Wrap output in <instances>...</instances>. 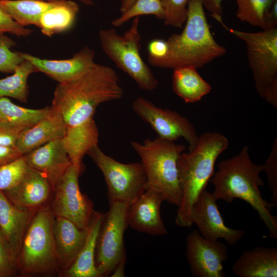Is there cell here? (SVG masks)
Returning a JSON list of instances; mask_svg holds the SVG:
<instances>
[{
    "label": "cell",
    "mask_w": 277,
    "mask_h": 277,
    "mask_svg": "<svg viewBox=\"0 0 277 277\" xmlns=\"http://www.w3.org/2000/svg\"><path fill=\"white\" fill-rule=\"evenodd\" d=\"M123 95L116 71L94 63L78 77L57 85L51 107L61 115L66 129H70L93 119L101 104L120 100Z\"/></svg>",
    "instance_id": "obj_1"
},
{
    "label": "cell",
    "mask_w": 277,
    "mask_h": 277,
    "mask_svg": "<svg viewBox=\"0 0 277 277\" xmlns=\"http://www.w3.org/2000/svg\"><path fill=\"white\" fill-rule=\"evenodd\" d=\"M263 165L254 163L249 153V147L244 146L233 157L221 161L210 182L212 192L216 201L231 203L235 199L247 202L255 210L269 230L271 239L277 238V217L271 213L272 204L262 197L260 187L264 185L260 176Z\"/></svg>",
    "instance_id": "obj_2"
},
{
    "label": "cell",
    "mask_w": 277,
    "mask_h": 277,
    "mask_svg": "<svg viewBox=\"0 0 277 277\" xmlns=\"http://www.w3.org/2000/svg\"><path fill=\"white\" fill-rule=\"evenodd\" d=\"M185 24L180 33L173 34L166 40V55L148 61L150 64L165 69L186 66L200 68L226 54V48L216 42L211 32L202 0L189 1Z\"/></svg>",
    "instance_id": "obj_3"
},
{
    "label": "cell",
    "mask_w": 277,
    "mask_h": 277,
    "mask_svg": "<svg viewBox=\"0 0 277 277\" xmlns=\"http://www.w3.org/2000/svg\"><path fill=\"white\" fill-rule=\"evenodd\" d=\"M228 145L229 141L223 134L206 132L199 136L192 150L180 155L177 168L182 195L175 219L177 226L192 225L193 206L212 177L216 160Z\"/></svg>",
    "instance_id": "obj_4"
},
{
    "label": "cell",
    "mask_w": 277,
    "mask_h": 277,
    "mask_svg": "<svg viewBox=\"0 0 277 277\" xmlns=\"http://www.w3.org/2000/svg\"><path fill=\"white\" fill-rule=\"evenodd\" d=\"M130 144L141 159L146 177V190L160 192L165 201L179 207L182 193L177 161L186 147L158 136L142 143L131 141Z\"/></svg>",
    "instance_id": "obj_5"
},
{
    "label": "cell",
    "mask_w": 277,
    "mask_h": 277,
    "mask_svg": "<svg viewBox=\"0 0 277 277\" xmlns=\"http://www.w3.org/2000/svg\"><path fill=\"white\" fill-rule=\"evenodd\" d=\"M215 19L227 31L243 40L259 95L277 107V28L257 32H245L228 27L222 17Z\"/></svg>",
    "instance_id": "obj_6"
},
{
    "label": "cell",
    "mask_w": 277,
    "mask_h": 277,
    "mask_svg": "<svg viewBox=\"0 0 277 277\" xmlns=\"http://www.w3.org/2000/svg\"><path fill=\"white\" fill-rule=\"evenodd\" d=\"M140 17L133 18L129 29L123 35L113 28L102 29L99 40L104 52L127 74L140 89L153 91L159 81L140 54L141 36L139 31Z\"/></svg>",
    "instance_id": "obj_7"
},
{
    "label": "cell",
    "mask_w": 277,
    "mask_h": 277,
    "mask_svg": "<svg viewBox=\"0 0 277 277\" xmlns=\"http://www.w3.org/2000/svg\"><path fill=\"white\" fill-rule=\"evenodd\" d=\"M54 221V214L48 207L37 209L23 240L17 259L19 270L26 274H44L57 269Z\"/></svg>",
    "instance_id": "obj_8"
},
{
    "label": "cell",
    "mask_w": 277,
    "mask_h": 277,
    "mask_svg": "<svg viewBox=\"0 0 277 277\" xmlns=\"http://www.w3.org/2000/svg\"><path fill=\"white\" fill-rule=\"evenodd\" d=\"M87 154L103 174L109 202H120L130 206L146 190V177L141 163L117 161L105 154L98 145Z\"/></svg>",
    "instance_id": "obj_9"
},
{
    "label": "cell",
    "mask_w": 277,
    "mask_h": 277,
    "mask_svg": "<svg viewBox=\"0 0 277 277\" xmlns=\"http://www.w3.org/2000/svg\"><path fill=\"white\" fill-rule=\"evenodd\" d=\"M128 206L123 202H109V210L104 214L95 258L100 277L110 276L118 264L126 260L124 235L128 226Z\"/></svg>",
    "instance_id": "obj_10"
},
{
    "label": "cell",
    "mask_w": 277,
    "mask_h": 277,
    "mask_svg": "<svg viewBox=\"0 0 277 277\" xmlns=\"http://www.w3.org/2000/svg\"><path fill=\"white\" fill-rule=\"evenodd\" d=\"M82 165L71 164L54 189L52 211L55 216L69 220L81 229L88 226L94 212L92 202L80 189L78 177Z\"/></svg>",
    "instance_id": "obj_11"
},
{
    "label": "cell",
    "mask_w": 277,
    "mask_h": 277,
    "mask_svg": "<svg viewBox=\"0 0 277 277\" xmlns=\"http://www.w3.org/2000/svg\"><path fill=\"white\" fill-rule=\"evenodd\" d=\"M132 109L143 121L148 124L157 136L172 142L181 138L189 145V151L196 145L199 136L193 124L175 111L156 106L143 96L136 97Z\"/></svg>",
    "instance_id": "obj_12"
},
{
    "label": "cell",
    "mask_w": 277,
    "mask_h": 277,
    "mask_svg": "<svg viewBox=\"0 0 277 277\" xmlns=\"http://www.w3.org/2000/svg\"><path fill=\"white\" fill-rule=\"evenodd\" d=\"M186 255L194 277H224V264L228 259L226 245L219 240L203 237L197 230L186 238Z\"/></svg>",
    "instance_id": "obj_13"
},
{
    "label": "cell",
    "mask_w": 277,
    "mask_h": 277,
    "mask_svg": "<svg viewBox=\"0 0 277 277\" xmlns=\"http://www.w3.org/2000/svg\"><path fill=\"white\" fill-rule=\"evenodd\" d=\"M216 201L212 192L204 190L193 206L192 223L196 225L204 238L214 241L222 239L228 244L234 245L243 238L245 232L230 228L225 224Z\"/></svg>",
    "instance_id": "obj_14"
},
{
    "label": "cell",
    "mask_w": 277,
    "mask_h": 277,
    "mask_svg": "<svg viewBox=\"0 0 277 277\" xmlns=\"http://www.w3.org/2000/svg\"><path fill=\"white\" fill-rule=\"evenodd\" d=\"M164 201L160 192L146 189L128 206V225L138 232L152 236L166 234L167 231L161 215V207Z\"/></svg>",
    "instance_id": "obj_15"
},
{
    "label": "cell",
    "mask_w": 277,
    "mask_h": 277,
    "mask_svg": "<svg viewBox=\"0 0 277 277\" xmlns=\"http://www.w3.org/2000/svg\"><path fill=\"white\" fill-rule=\"evenodd\" d=\"M23 155L28 166L44 176L52 189L72 164L63 138L51 141Z\"/></svg>",
    "instance_id": "obj_16"
},
{
    "label": "cell",
    "mask_w": 277,
    "mask_h": 277,
    "mask_svg": "<svg viewBox=\"0 0 277 277\" xmlns=\"http://www.w3.org/2000/svg\"><path fill=\"white\" fill-rule=\"evenodd\" d=\"M36 72H41L63 83L72 80L88 70L94 63L95 52L88 47H83L71 58L66 60L42 59L28 53H22Z\"/></svg>",
    "instance_id": "obj_17"
},
{
    "label": "cell",
    "mask_w": 277,
    "mask_h": 277,
    "mask_svg": "<svg viewBox=\"0 0 277 277\" xmlns=\"http://www.w3.org/2000/svg\"><path fill=\"white\" fill-rule=\"evenodd\" d=\"M37 209L25 210L18 208L0 191V229L8 241L17 263L23 239Z\"/></svg>",
    "instance_id": "obj_18"
},
{
    "label": "cell",
    "mask_w": 277,
    "mask_h": 277,
    "mask_svg": "<svg viewBox=\"0 0 277 277\" xmlns=\"http://www.w3.org/2000/svg\"><path fill=\"white\" fill-rule=\"evenodd\" d=\"M51 188L44 176L30 167L18 184L3 192L14 206L30 210L37 209L46 202Z\"/></svg>",
    "instance_id": "obj_19"
},
{
    "label": "cell",
    "mask_w": 277,
    "mask_h": 277,
    "mask_svg": "<svg viewBox=\"0 0 277 277\" xmlns=\"http://www.w3.org/2000/svg\"><path fill=\"white\" fill-rule=\"evenodd\" d=\"M66 125L61 115L51 107L49 113L21 132L16 147L23 155L53 140L63 138Z\"/></svg>",
    "instance_id": "obj_20"
},
{
    "label": "cell",
    "mask_w": 277,
    "mask_h": 277,
    "mask_svg": "<svg viewBox=\"0 0 277 277\" xmlns=\"http://www.w3.org/2000/svg\"><path fill=\"white\" fill-rule=\"evenodd\" d=\"M53 234L58 264L67 270L73 263L84 244L87 228H80L69 220L56 216Z\"/></svg>",
    "instance_id": "obj_21"
},
{
    "label": "cell",
    "mask_w": 277,
    "mask_h": 277,
    "mask_svg": "<svg viewBox=\"0 0 277 277\" xmlns=\"http://www.w3.org/2000/svg\"><path fill=\"white\" fill-rule=\"evenodd\" d=\"M239 277H276L277 249L258 246L244 251L232 266Z\"/></svg>",
    "instance_id": "obj_22"
},
{
    "label": "cell",
    "mask_w": 277,
    "mask_h": 277,
    "mask_svg": "<svg viewBox=\"0 0 277 277\" xmlns=\"http://www.w3.org/2000/svg\"><path fill=\"white\" fill-rule=\"evenodd\" d=\"M104 214L94 211L84 244L73 263L66 270L69 277H100L95 265L97 239Z\"/></svg>",
    "instance_id": "obj_23"
},
{
    "label": "cell",
    "mask_w": 277,
    "mask_h": 277,
    "mask_svg": "<svg viewBox=\"0 0 277 277\" xmlns=\"http://www.w3.org/2000/svg\"><path fill=\"white\" fill-rule=\"evenodd\" d=\"M197 69L192 66L173 69L172 89L186 103L200 101L212 90L211 85L203 79Z\"/></svg>",
    "instance_id": "obj_24"
},
{
    "label": "cell",
    "mask_w": 277,
    "mask_h": 277,
    "mask_svg": "<svg viewBox=\"0 0 277 277\" xmlns=\"http://www.w3.org/2000/svg\"><path fill=\"white\" fill-rule=\"evenodd\" d=\"M63 141L71 163L82 165L83 156L91 148L98 145V131L94 119L66 130Z\"/></svg>",
    "instance_id": "obj_25"
},
{
    "label": "cell",
    "mask_w": 277,
    "mask_h": 277,
    "mask_svg": "<svg viewBox=\"0 0 277 277\" xmlns=\"http://www.w3.org/2000/svg\"><path fill=\"white\" fill-rule=\"evenodd\" d=\"M79 10L78 4L73 1H58L42 14L38 28L49 37L68 31L73 26Z\"/></svg>",
    "instance_id": "obj_26"
},
{
    "label": "cell",
    "mask_w": 277,
    "mask_h": 277,
    "mask_svg": "<svg viewBox=\"0 0 277 277\" xmlns=\"http://www.w3.org/2000/svg\"><path fill=\"white\" fill-rule=\"evenodd\" d=\"M57 2L0 0V6L19 25L23 27L33 25L38 27L42 14Z\"/></svg>",
    "instance_id": "obj_27"
},
{
    "label": "cell",
    "mask_w": 277,
    "mask_h": 277,
    "mask_svg": "<svg viewBox=\"0 0 277 277\" xmlns=\"http://www.w3.org/2000/svg\"><path fill=\"white\" fill-rule=\"evenodd\" d=\"M50 108H26L13 104L8 97H0V126L25 130L45 116Z\"/></svg>",
    "instance_id": "obj_28"
},
{
    "label": "cell",
    "mask_w": 277,
    "mask_h": 277,
    "mask_svg": "<svg viewBox=\"0 0 277 277\" xmlns=\"http://www.w3.org/2000/svg\"><path fill=\"white\" fill-rule=\"evenodd\" d=\"M34 72L36 71L33 65L25 60L11 75L0 79V97H12L27 103L29 93L28 78Z\"/></svg>",
    "instance_id": "obj_29"
},
{
    "label": "cell",
    "mask_w": 277,
    "mask_h": 277,
    "mask_svg": "<svg viewBox=\"0 0 277 277\" xmlns=\"http://www.w3.org/2000/svg\"><path fill=\"white\" fill-rule=\"evenodd\" d=\"M144 15H151L164 20L165 13L160 0H136L125 12L113 20L111 24L119 27L130 19Z\"/></svg>",
    "instance_id": "obj_30"
},
{
    "label": "cell",
    "mask_w": 277,
    "mask_h": 277,
    "mask_svg": "<svg viewBox=\"0 0 277 277\" xmlns=\"http://www.w3.org/2000/svg\"><path fill=\"white\" fill-rule=\"evenodd\" d=\"M235 1L237 5V18L262 29L264 12L274 0Z\"/></svg>",
    "instance_id": "obj_31"
},
{
    "label": "cell",
    "mask_w": 277,
    "mask_h": 277,
    "mask_svg": "<svg viewBox=\"0 0 277 277\" xmlns=\"http://www.w3.org/2000/svg\"><path fill=\"white\" fill-rule=\"evenodd\" d=\"M29 167L24 155L0 167V191L10 189L18 184L27 174Z\"/></svg>",
    "instance_id": "obj_32"
},
{
    "label": "cell",
    "mask_w": 277,
    "mask_h": 277,
    "mask_svg": "<svg viewBox=\"0 0 277 277\" xmlns=\"http://www.w3.org/2000/svg\"><path fill=\"white\" fill-rule=\"evenodd\" d=\"M15 45V41L5 34L0 35V72L13 73L25 61L23 52L11 50Z\"/></svg>",
    "instance_id": "obj_33"
},
{
    "label": "cell",
    "mask_w": 277,
    "mask_h": 277,
    "mask_svg": "<svg viewBox=\"0 0 277 277\" xmlns=\"http://www.w3.org/2000/svg\"><path fill=\"white\" fill-rule=\"evenodd\" d=\"M163 7L164 24L176 28H182L187 13L190 0H160Z\"/></svg>",
    "instance_id": "obj_34"
},
{
    "label": "cell",
    "mask_w": 277,
    "mask_h": 277,
    "mask_svg": "<svg viewBox=\"0 0 277 277\" xmlns=\"http://www.w3.org/2000/svg\"><path fill=\"white\" fill-rule=\"evenodd\" d=\"M18 271L11 248L0 229V277L14 276Z\"/></svg>",
    "instance_id": "obj_35"
},
{
    "label": "cell",
    "mask_w": 277,
    "mask_h": 277,
    "mask_svg": "<svg viewBox=\"0 0 277 277\" xmlns=\"http://www.w3.org/2000/svg\"><path fill=\"white\" fill-rule=\"evenodd\" d=\"M263 165V172L266 174L270 190L272 191L270 203L277 207V138H275L269 155Z\"/></svg>",
    "instance_id": "obj_36"
},
{
    "label": "cell",
    "mask_w": 277,
    "mask_h": 277,
    "mask_svg": "<svg viewBox=\"0 0 277 277\" xmlns=\"http://www.w3.org/2000/svg\"><path fill=\"white\" fill-rule=\"evenodd\" d=\"M32 32L31 30L15 22L0 6V35L9 33L17 36L26 37Z\"/></svg>",
    "instance_id": "obj_37"
},
{
    "label": "cell",
    "mask_w": 277,
    "mask_h": 277,
    "mask_svg": "<svg viewBox=\"0 0 277 277\" xmlns=\"http://www.w3.org/2000/svg\"><path fill=\"white\" fill-rule=\"evenodd\" d=\"M22 130L19 128L0 126V146H16V143Z\"/></svg>",
    "instance_id": "obj_38"
},
{
    "label": "cell",
    "mask_w": 277,
    "mask_h": 277,
    "mask_svg": "<svg viewBox=\"0 0 277 277\" xmlns=\"http://www.w3.org/2000/svg\"><path fill=\"white\" fill-rule=\"evenodd\" d=\"M168 45L166 40L156 38L149 42L148 45V61L163 58L167 54Z\"/></svg>",
    "instance_id": "obj_39"
},
{
    "label": "cell",
    "mask_w": 277,
    "mask_h": 277,
    "mask_svg": "<svg viewBox=\"0 0 277 277\" xmlns=\"http://www.w3.org/2000/svg\"><path fill=\"white\" fill-rule=\"evenodd\" d=\"M275 28H277V0H274L265 11L262 30Z\"/></svg>",
    "instance_id": "obj_40"
},
{
    "label": "cell",
    "mask_w": 277,
    "mask_h": 277,
    "mask_svg": "<svg viewBox=\"0 0 277 277\" xmlns=\"http://www.w3.org/2000/svg\"><path fill=\"white\" fill-rule=\"evenodd\" d=\"M23 155L16 146H0V167Z\"/></svg>",
    "instance_id": "obj_41"
},
{
    "label": "cell",
    "mask_w": 277,
    "mask_h": 277,
    "mask_svg": "<svg viewBox=\"0 0 277 277\" xmlns=\"http://www.w3.org/2000/svg\"><path fill=\"white\" fill-rule=\"evenodd\" d=\"M222 1L223 0H202L204 8L210 13V15L214 19L222 17Z\"/></svg>",
    "instance_id": "obj_42"
},
{
    "label": "cell",
    "mask_w": 277,
    "mask_h": 277,
    "mask_svg": "<svg viewBox=\"0 0 277 277\" xmlns=\"http://www.w3.org/2000/svg\"><path fill=\"white\" fill-rule=\"evenodd\" d=\"M126 260H123L120 262L115 267L111 275V277H123L125 276V266Z\"/></svg>",
    "instance_id": "obj_43"
},
{
    "label": "cell",
    "mask_w": 277,
    "mask_h": 277,
    "mask_svg": "<svg viewBox=\"0 0 277 277\" xmlns=\"http://www.w3.org/2000/svg\"><path fill=\"white\" fill-rule=\"evenodd\" d=\"M136 0H121L120 7V11L121 14L125 12Z\"/></svg>",
    "instance_id": "obj_44"
},
{
    "label": "cell",
    "mask_w": 277,
    "mask_h": 277,
    "mask_svg": "<svg viewBox=\"0 0 277 277\" xmlns=\"http://www.w3.org/2000/svg\"><path fill=\"white\" fill-rule=\"evenodd\" d=\"M81 3L86 5H92L93 4L92 0H78Z\"/></svg>",
    "instance_id": "obj_45"
},
{
    "label": "cell",
    "mask_w": 277,
    "mask_h": 277,
    "mask_svg": "<svg viewBox=\"0 0 277 277\" xmlns=\"http://www.w3.org/2000/svg\"><path fill=\"white\" fill-rule=\"evenodd\" d=\"M42 1H48V2H57V1H61L62 0H42Z\"/></svg>",
    "instance_id": "obj_46"
}]
</instances>
